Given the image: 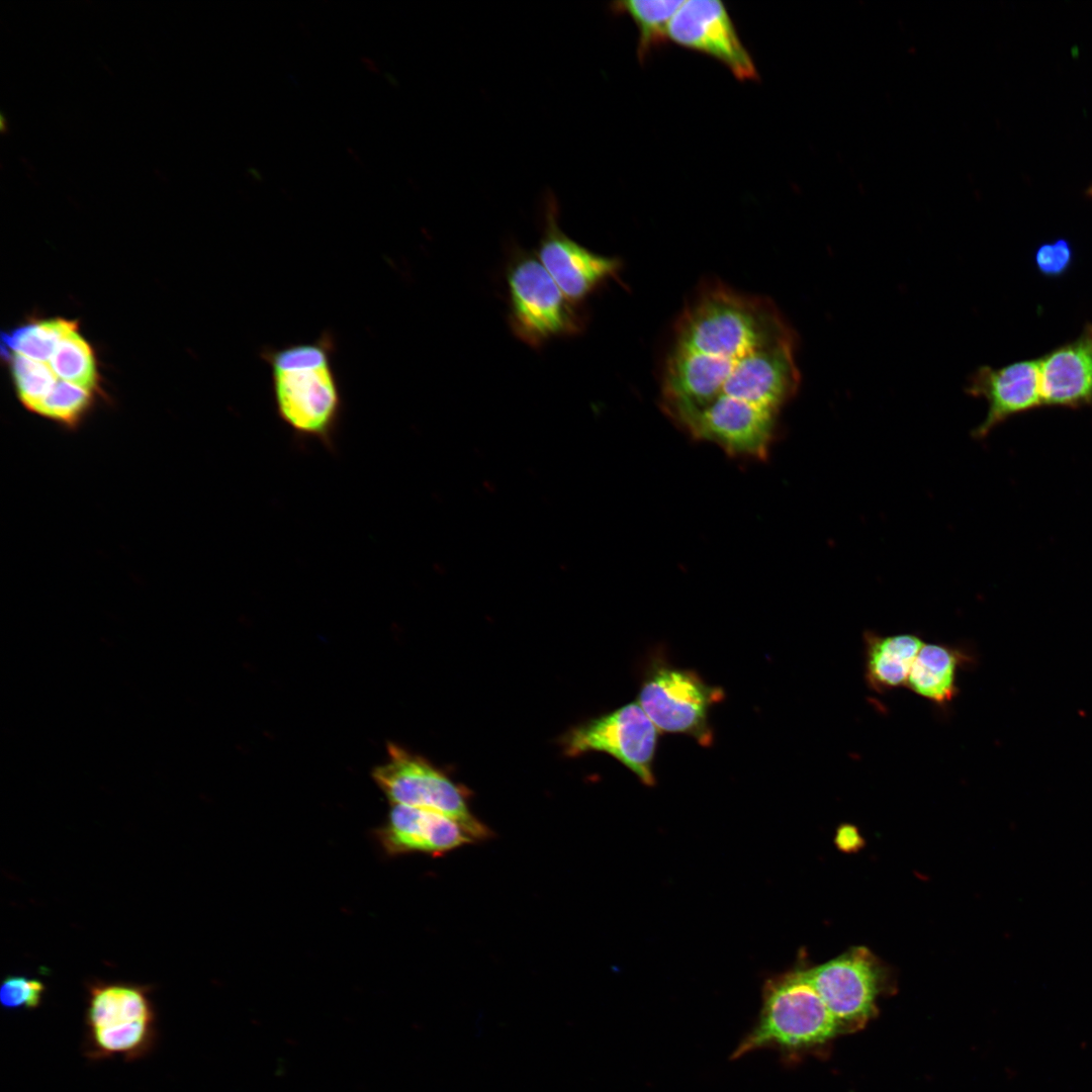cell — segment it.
<instances>
[{"label": "cell", "mask_w": 1092, "mask_h": 1092, "mask_svg": "<svg viewBox=\"0 0 1092 1092\" xmlns=\"http://www.w3.org/2000/svg\"><path fill=\"white\" fill-rule=\"evenodd\" d=\"M966 392L988 403L986 418L973 431L974 438L983 439L1008 418L1042 405L1038 360L982 366L971 375Z\"/></svg>", "instance_id": "cell-13"}, {"label": "cell", "mask_w": 1092, "mask_h": 1092, "mask_svg": "<svg viewBox=\"0 0 1092 1092\" xmlns=\"http://www.w3.org/2000/svg\"><path fill=\"white\" fill-rule=\"evenodd\" d=\"M1088 193L1092 196V188L1089 189Z\"/></svg>", "instance_id": "cell-25"}, {"label": "cell", "mask_w": 1092, "mask_h": 1092, "mask_svg": "<svg viewBox=\"0 0 1092 1092\" xmlns=\"http://www.w3.org/2000/svg\"><path fill=\"white\" fill-rule=\"evenodd\" d=\"M373 778L392 805L432 810L462 824L473 838L485 840L492 831L472 813L468 791L424 757L388 745L386 762Z\"/></svg>", "instance_id": "cell-7"}, {"label": "cell", "mask_w": 1092, "mask_h": 1092, "mask_svg": "<svg viewBox=\"0 0 1092 1092\" xmlns=\"http://www.w3.org/2000/svg\"><path fill=\"white\" fill-rule=\"evenodd\" d=\"M77 327L73 321L52 318L22 326L3 335L6 353L48 363L59 341Z\"/></svg>", "instance_id": "cell-20"}, {"label": "cell", "mask_w": 1092, "mask_h": 1092, "mask_svg": "<svg viewBox=\"0 0 1092 1092\" xmlns=\"http://www.w3.org/2000/svg\"><path fill=\"white\" fill-rule=\"evenodd\" d=\"M682 0H629L612 4L616 13L629 15L639 32L638 58L644 59L651 50L668 38V28Z\"/></svg>", "instance_id": "cell-18"}, {"label": "cell", "mask_w": 1092, "mask_h": 1092, "mask_svg": "<svg viewBox=\"0 0 1092 1092\" xmlns=\"http://www.w3.org/2000/svg\"><path fill=\"white\" fill-rule=\"evenodd\" d=\"M777 413L724 397L685 419L678 427L735 457L765 459L774 440Z\"/></svg>", "instance_id": "cell-11"}, {"label": "cell", "mask_w": 1092, "mask_h": 1092, "mask_svg": "<svg viewBox=\"0 0 1092 1092\" xmlns=\"http://www.w3.org/2000/svg\"><path fill=\"white\" fill-rule=\"evenodd\" d=\"M804 972L842 1034L864 1027L874 1018L883 975L879 963L867 948H851Z\"/></svg>", "instance_id": "cell-9"}, {"label": "cell", "mask_w": 1092, "mask_h": 1092, "mask_svg": "<svg viewBox=\"0 0 1092 1092\" xmlns=\"http://www.w3.org/2000/svg\"><path fill=\"white\" fill-rule=\"evenodd\" d=\"M44 991L39 979L8 975L0 984V1004L6 1010H32L40 1006Z\"/></svg>", "instance_id": "cell-23"}, {"label": "cell", "mask_w": 1092, "mask_h": 1092, "mask_svg": "<svg viewBox=\"0 0 1092 1092\" xmlns=\"http://www.w3.org/2000/svg\"><path fill=\"white\" fill-rule=\"evenodd\" d=\"M84 1054L90 1061L145 1058L157 1041L149 986L94 981L87 986Z\"/></svg>", "instance_id": "cell-5"}, {"label": "cell", "mask_w": 1092, "mask_h": 1092, "mask_svg": "<svg viewBox=\"0 0 1092 1092\" xmlns=\"http://www.w3.org/2000/svg\"><path fill=\"white\" fill-rule=\"evenodd\" d=\"M95 393L60 380L33 414L66 429H75L94 403Z\"/></svg>", "instance_id": "cell-21"}, {"label": "cell", "mask_w": 1092, "mask_h": 1092, "mask_svg": "<svg viewBox=\"0 0 1092 1092\" xmlns=\"http://www.w3.org/2000/svg\"><path fill=\"white\" fill-rule=\"evenodd\" d=\"M542 230L537 257L571 300L583 303L608 280L617 276L621 262L583 247L568 237L559 224V203L551 190L542 199Z\"/></svg>", "instance_id": "cell-10"}, {"label": "cell", "mask_w": 1092, "mask_h": 1092, "mask_svg": "<svg viewBox=\"0 0 1092 1092\" xmlns=\"http://www.w3.org/2000/svg\"><path fill=\"white\" fill-rule=\"evenodd\" d=\"M48 363L60 380L93 393L99 387L95 354L78 332V326L59 341Z\"/></svg>", "instance_id": "cell-19"}, {"label": "cell", "mask_w": 1092, "mask_h": 1092, "mask_svg": "<svg viewBox=\"0 0 1092 1092\" xmlns=\"http://www.w3.org/2000/svg\"><path fill=\"white\" fill-rule=\"evenodd\" d=\"M1042 405H1092V325L1038 360Z\"/></svg>", "instance_id": "cell-15"}, {"label": "cell", "mask_w": 1092, "mask_h": 1092, "mask_svg": "<svg viewBox=\"0 0 1092 1092\" xmlns=\"http://www.w3.org/2000/svg\"><path fill=\"white\" fill-rule=\"evenodd\" d=\"M381 840L393 854L422 852L440 856L476 841L468 830L444 814L404 805H392Z\"/></svg>", "instance_id": "cell-14"}, {"label": "cell", "mask_w": 1092, "mask_h": 1092, "mask_svg": "<svg viewBox=\"0 0 1092 1092\" xmlns=\"http://www.w3.org/2000/svg\"><path fill=\"white\" fill-rule=\"evenodd\" d=\"M842 1032L804 970L768 979L759 1016L732 1054L738 1059L759 1050L800 1055L816 1050Z\"/></svg>", "instance_id": "cell-3"}, {"label": "cell", "mask_w": 1092, "mask_h": 1092, "mask_svg": "<svg viewBox=\"0 0 1092 1092\" xmlns=\"http://www.w3.org/2000/svg\"><path fill=\"white\" fill-rule=\"evenodd\" d=\"M668 38L718 60L739 80L758 79L753 60L721 1H685L671 19Z\"/></svg>", "instance_id": "cell-12"}, {"label": "cell", "mask_w": 1092, "mask_h": 1092, "mask_svg": "<svg viewBox=\"0 0 1092 1092\" xmlns=\"http://www.w3.org/2000/svg\"><path fill=\"white\" fill-rule=\"evenodd\" d=\"M505 280L508 324L525 345L539 349L550 340L575 337L585 330L588 313L583 303L562 292L536 252L513 245L505 265Z\"/></svg>", "instance_id": "cell-4"}, {"label": "cell", "mask_w": 1092, "mask_h": 1092, "mask_svg": "<svg viewBox=\"0 0 1092 1092\" xmlns=\"http://www.w3.org/2000/svg\"><path fill=\"white\" fill-rule=\"evenodd\" d=\"M1035 265L1045 276H1060L1070 267L1073 252L1069 242L1057 240L1042 244L1035 252Z\"/></svg>", "instance_id": "cell-24"}, {"label": "cell", "mask_w": 1092, "mask_h": 1092, "mask_svg": "<svg viewBox=\"0 0 1092 1092\" xmlns=\"http://www.w3.org/2000/svg\"><path fill=\"white\" fill-rule=\"evenodd\" d=\"M331 332L314 340L266 347L260 356L270 369L275 410L299 438L334 445L343 414V395L334 367Z\"/></svg>", "instance_id": "cell-2"}, {"label": "cell", "mask_w": 1092, "mask_h": 1092, "mask_svg": "<svg viewBox=\"0 0 1092 1092\" xmlns=\"http://www.w3.org/2000/svg\"><path fill=\"white\" fill-rule=\"evenodd\" d=\"M723 698L721 688L706 684L696 671L659 657L651 660L644 673L637 703L659 732L685 734L709 746L713 742L710 710Z\"/></svg>", "instance_id": "cell-6"}, {"label": "cell", "mask_w": 1092, "mask_h": 1092, "mask_svg": "<svg viewBox=\"0 0 1092 1092\" xmlns=\"http://www.w3.org/2000/svg\"><path fill=\"white\" fill-rule=\"evenodd\" d=\"M969 654L948 645L924 644L917 654L906 686L929 701L944 705L957 695V673Z\"/></svg>", "instance_id": "cell-17"}, {"label": "cell", "mask_w": 1092, "mask_h": 1092, "mask_svg": "<svg viewBox=\"0 0 1092 1092\" xmlns=\"http://www.w3.org/2000/svg\"><path fill=\"white\" fill-rule=\"evenodd\" d=\"M866 679L878 693L906 686L914 660L925 644L914 634L864 633Z\"/></svg>", "instance_id": "cell-16"}, {"label": "cell", "mask_w": 1092, "mask_h": 1092, "mask_svg": "<svg viewBox=\"0 0 1092 1092\" xmlns=\"http://www.w3.org/2000/svg\"><path fill=\"white\" fill-rule=\"evenodd\" d=\"M659 731L637 702L569 729L560 740L567 756L608 753L646 786H654L653 762Z\"/></svg>", "instance_id": "cell-8"}, {"label": "cell", "mask_w": 1092, "mask_h": 1092, "mask_svg": "<svg viewBox=\"0 0 1092 1092\" xmlns=\"http://www.w3.org/2000/svg\"><path fill=\"white\" fill-rule=\"evenodd\" d=\"M793 333L767 299L715 285L679 316L661 379V406L678 425L710 404L752 351Z\"/></svg>", "instance_id": "cell-1"}, {"label": "cell", "mask_w": 1092, "mask_h": 1092, "mask_svg": "<svg viewBox=\"0 0 1092 1092\" xmlns=\"http://www.w3.org/2000/svg\"><path fill=\"white\" fill-rule=\"evenodd\" d=\"M16 394L23 406L33 413L40 401L60 381L49 363L7 353Z\"/></svg>", "instance_id": "cell-22"}]
</instances>
